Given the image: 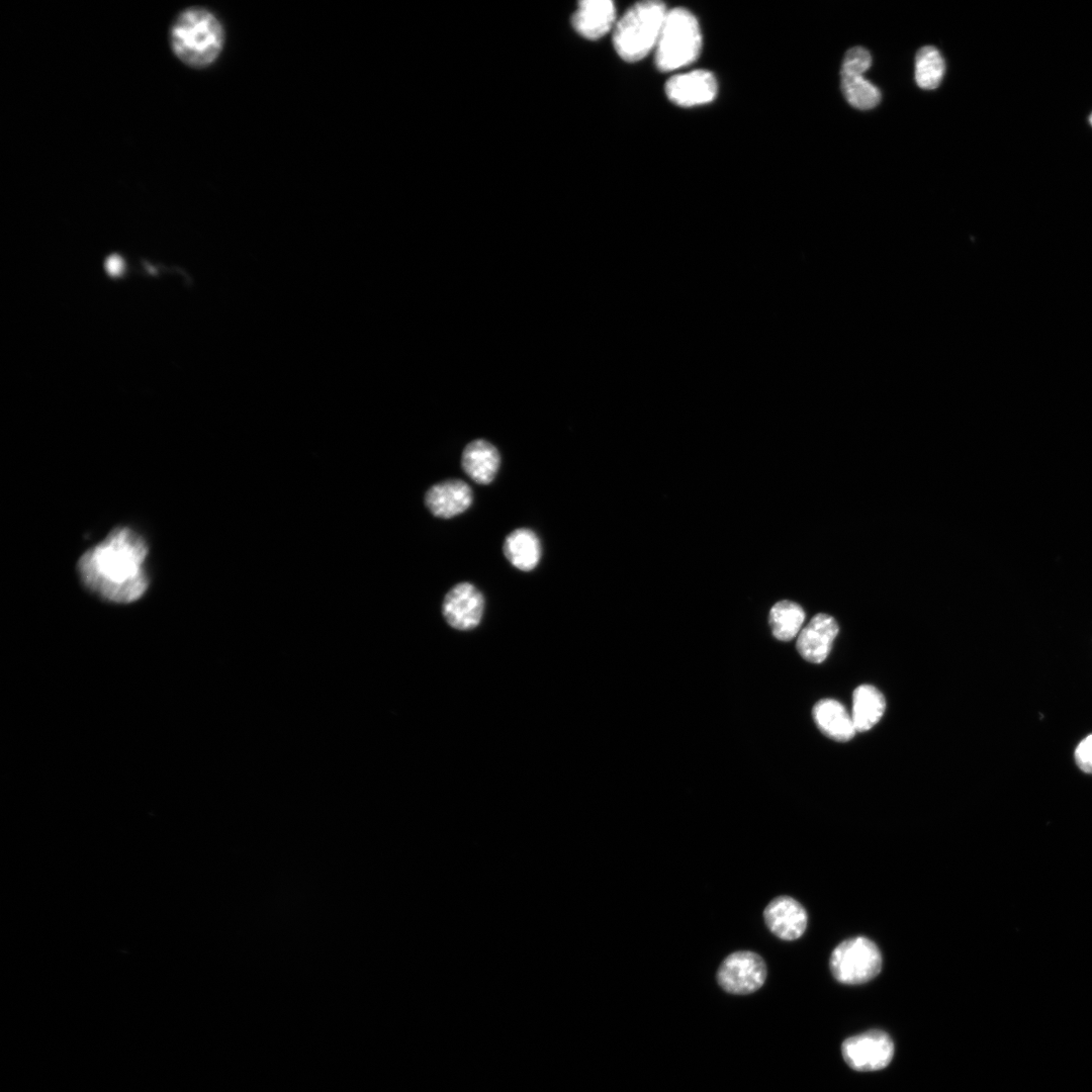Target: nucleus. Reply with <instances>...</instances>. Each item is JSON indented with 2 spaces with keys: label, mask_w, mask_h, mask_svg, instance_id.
I'll use <instances>...</instances> for the list:
<instances>
[{
  "label": "nucleus",
  "mask_w": 1092,
  "mask_h": 1092,
  "mask_svg": "<svg viewBox=\"0 0 1092 1092\" xmlns=\"http://www.w3.org/2000/svg\"><path fill=\"white\" fill-rule=\"evenodd\" d=\"M147 555L142 536L127 527H117L80 557L77 569L83 584L100 599L130 604L149 586L144 565Z\"/></svg>",
  "instance_id": "nucleus-1"
},
{
  "label": "nucleus",
  "mask_w": 1092,
  "mask_h": 1092,
  "mask_svg": "<svg viewBox=\"0 0 1092 1092\" xmlns=\"http://www.w3.org/2000/svg\"><path fill=\"white\" fill-rule=\"evenodd\" d=\"M170 44L175 56L192 68H205L220 55L224 30L217 17L201 7L178 14L170 28Z\"/></svg>",
  "instance_id": "nucleus-2"
},
{
  "label": "nucleus",
  "mask_w": 1092,
  "mask_h": 1092,
  "mask_svg": "<svg viewBox=\"0 0 1092 1092\" xmlns=\"http://www.w3.org/2000/svg\"><path fill=\"white\" fill-rule=\"evenodd\" d=\"M667 11L665 5L656 0L631 6L614 27L613 43L620 58L629 63L637 62L655 49Z\"/></svg>",
  "instance_id": "nucleus-3"
},
{
  "label": "nucleus",
  "mask_w": 1092,
  "mask_h": 1092,
  "mask_svg": "<svg viewBox=\"0 0 1092 1092\" xmlns=\"http://www.w3.org/2000/svg\"><path fill=\"white\" fill-rule=\"evenodd\" d=\"M701 49L697 18L685 8L668 10L655 46L657 69L670 72L686 67L698 59Z\"/></svg>",
  "instance_id": "nucleus-4"
},
{
  "label": "nucleus",
  "mask_w": 1092,
  "mask_h": 1092,
  "mask_svg": "<svg viewBox=\"0 0 1092 1092\" xmlns=\"http://www.w3.org/2000/svg\"><path fill=\"white\" fill-rule=\"evenodd\" d=\"M833 977L846 985H859L879 975L882 954L877 944L868 937L855 936L840 942L829 960Z\"/></svg>",
  "instance_id": "nucleus-5"
},
{
  "label": "nucleus",
  "mask_w": 1092,
  "mask_h": 1092,
  "mask_svg": "<svg viewBox=\"0 0 1092 1092\" xmlns=\"http://www.w3.org/2000/svg\"><path fill=\"white\" fill-rule=\"evenodd\" d=\"M766 979V966L760 956L749 950L729 954L720 965L717 981L731 994L746 995L758 990Z\"/></svg>",
  "instance_id": "nucleus-6"
},
{
  "label": "nucleus",
  "mask_w": 1092,
  "mask_h": 1092,
  "mask_svg": "<svg viewBox=\"0 0 1092 1092\" xmlns=\"http://www.w3.org/2000/svg\"><path fill=\"white\" fill-rule=\"evenodd\" d=\"M894 1055L891 1037L884 1031L871 1030L847 1038L842 1056L852 1069L876 1071L889 1065Z\"/></svg>",
  "instance_id": "nucleus-7"
},
{
  "label": "nucleus",
  "mask_w": 1092,
  "mask_h": 1092,
  "mask_svg": "<svg viewBox=\"0 0 1092 1092\" xmlns=\"http://www.w3.org/2000/svg\"><path fill=\"white\" fill-rule=\"evenodd\" d=\"M483 613L484 598L481 592L467 581L455 584L443 600V617L449 626L458 631L475 629Z\"/></svg>",
  "instance_id": "nucleus-8"
},
{
  "label": "nucleus",
  "mask_w": 1092,
  "mask_h": 1092,
  "mask_svg": "<svg viewBox=\"0 0 1092 1092\" xmlns=\"http://www.w3.org/2000/svg\"><path fill=\"white\" fill-rule=\"evenodd\" d=\"M715 76L706 70L674 75L665 84V94L678 106H696L711 102L717 95Z\"/></svg>",
  "instance_id": "nucleus-9"
},
{
  "label": "nucleus",
  "mask_w": 1092,
  "mask_h": 1092,
  "mask_svg": "<svg viewBox=\"0 0 1092 1092\" xmlns=\"http://www.w3.org/2000/svg\"><path fill=\"white\" fill-rule=\"evenodd\" d=\"M763 918L770 932L784 940L800 938L808 924L805 908L789 896L772 899L763 911Z\"/></svg>",
  "instance_id": "nucleus-10"
},
{
  "label": "nucleus",
  "mask_w": 1092,
  "mask_h": 1092,
  "mask_svg": "<svg viewBox=\"0 0 1092 1092\" xmlns=\"http://www.w3.org/2000/svg\"><path fill=\"white\" fill-rule=\"evenodd\" d=\"M470 486L460 479H447L431 486L425 495L428 510L437 518L450 519L465 512L472 504Z\"/></svg>",
  "instance_id": "nucleus-11"
},
{
  "label": "nucleus",
  "mask_w": 1092,
  "mask_h": 1092,
  "mask_svg": "<svg viewBox=\"0 0 1092 1092\" xmlns=\"http://www.w3.org/2000/svg\"><path fill=\"white\" fill-rule=\"evenodd\" d=\"M838 630V625L831 616H814L799 633L797 649L800 655L813 663L822 662L829 654Z\"/></svg>",
  "instance_id": "nucleus-12"
},
{
  "label": "nucleus",
  "mask_w": 1092,
  "mask_h": 1092,
  "mask_svg": "<svg viewBox=\"0 0 1092 1092\" xmlns=\"http://www.w3.org/2000/svg\"><path fill=\"white\" fill-rule=\"evenodd\" d=\"M575 31L586 39H598L616 24V8L610 0H584L571 16Z\"/></svg>",
  "instance_id": "nucleus-13"
},
{
  "label": "nucleus",
  "mask_w": 1092,
  "mask_h": 1092,
  "mask_svg": "<svg viewBox=\"0 0 1092 1092\" xmlns=\"http://www.w3.org/2000/svg\"><path fill=\"white\" fill-rule=\"evenodd\" d=\"M500 456L494 445L476 439L466 445L461 457L464 472L478 484L490 483L499 468Z\"/></svg>",
  "instance_id": "nucleus-14"
},
{
  "label": "nucleus",
  "mask_w": 1092,
  "mask_h": 1092,
  "mask_svg": "<svg viewBox=\"0 0 1092 1092\" xmlns=\"http://www.w3.org/2000/svg\"><path fill=\"white\" fill-rule=\"evenodd\" d=\"M812 715L822 733L835 741H848L856 732L851 715L842 704L833 699L817 702Z\"/></svg>",
  "instance_id": "nucleus-15"
},
{
  "label": "nucleus",
  "mask_w": 1092,
  "mask_h": 1092,
  "mask_svg": "<svg viewBox=\"0 0 1092 1092\" xmlns=\"http://www.w3.org/2000/svg\"><path fill=\"white\" fill-rule=\"evenodd\" d=\"M504 554L508 561L522 571H531L539 563L542 547L537 534L528 528H519L505 539Z\"/></svg>",
  "instance_id": "nucleus-16"
},
{
  "label": "nucleus",
  "mask_w": 1092,
  "mask_h": 1092,
  "mask_svg": "<svg viewBox=\"0 0 1092 1092\" xmlns=\"http://www.w3.org/2000/svg\"><path fill=\"white\" fill-rule=\"evenodd\" d=\"M886 709L883 694L873 686L857 687L852 695L851 718L857 732H863L875 726Z\"/></svg>",
  "instance_id": "nucleus-17"
},
{
  "label": "nucleus",
  "mask_w": 1092,
  "mask_h": 1092,
  "mask_svg": "<svg viewBox=\"0 0 1092 1092\" xmlns=\"http://www.w3.org/2000/svg\"><path fill=\"white\" fill-rule=\"evenodd\" d=\"M805 612L795 602L784 600L775 604L769 612V625L774 636L782 641H790L801 631Z\"/></svg>",
  "instance_id": "nucleus-18"
},
{
  "label": "nucleus",
  "mask_w": 1092,
  "mask_h": 1092,
  "mask_svg": "<svg viewBox=\"0 0 1092 1092\" xmlns=\"http://www.w3.org/2000/svg\"><path fill=\"white\" fill-rule=\"evenodd\" d=\"M945 70V63L934 47L921 48L915 57V81L925 90H932L940 84Z\"/></svg>",
  "instance_id": "nucleus-19"
},
{
  "label": "nucleus",
  "mask_w": 1092,
  "mask_h": 1092,
  "mask_svg": "<svg viewBox=\"0 0 1092 1092\" xmlns=\"http://www.w3.org/2000/svg\"><path fill=\"white\" fill-rule=\"evenodd\" d=\"M841 90L850 105L868 110L881 101L880 90L860 75H841Z\"/></svg>",
  "instance_id": "nucleus-20"
},
{
  "label": "nucleus",
  "mask_w": 1092,
  "mask_h": 1092,
  "mask_svg": "<svg viewBox=\"0 0 1092 1092\" xmlns=\"http://www.w3.org/2000/svg\"><path fill=\"white\" fill-rule=\"evenodd\" d=\"M871 64L872 57L866 49L861 47L852 48L844 56L840 75L861 76L870 68Z\"/></svg>",
  "instance_id": "nucleus-21"
},
{
  "label": "nucleus",
  "mask_w": 1092,
  "mask_h": 1092,
  "mask_svg": "<svg viewBox=\"0 0 1092 1092\" xmlns=\"http://www.w3.org/2000/svg\"><path fill=\"white\" fill-rule=\"evenodd\" d=\"M1078 766L1087 774H1092V734L1084 738L1075 750Z\"/></svg>",
  "instance_id": "nucleus-22"
},
{
  "label": "nucleus",
  "mask_w": 1092,
  "mask_h": 1092,
  "mask_svg": "<svg viewBox=\"0 0 1092 1092\" xmlns=\"http://www.w3.org/2000/svg\"><path fill=\"white\" fill-rule=\"evenodd\" d=\"M123 269L122 258L116 254L109 256L105 261V270L111 276H118Z\"/></svg>",
  "instance_id": "nucleus-23"
},
{
  "label": "nucleus",
  "mask_w": 1092,
  "mask_h": 1092,
  "mask_svg": "<svg viewBox=\"0 0 1092 1092\" xmlns=\"http://www.w3.org/2000/svg\"><path fill=\"white\" fill-rule=\"evenodd\" d=\"M1089 122H1090V124L1092 125V113H1091V114H1090V116H1089Z\"/></svg>",
  "instance_id": "nucleus-24"
}]
</instances>
